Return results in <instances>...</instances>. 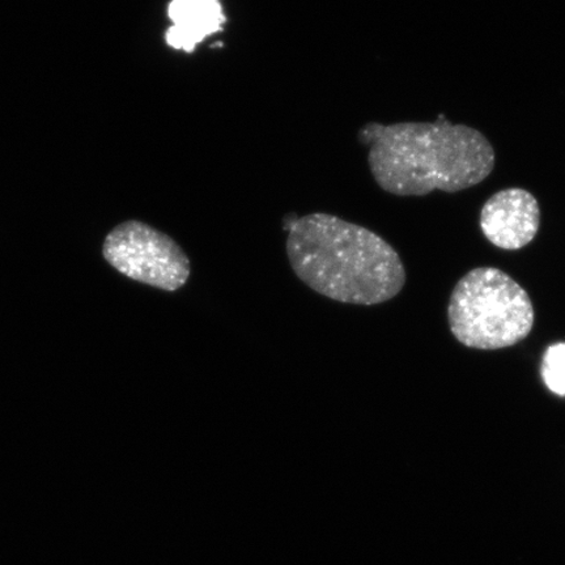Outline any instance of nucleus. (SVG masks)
<instances>
[{"label": "nucleus", "mask_w": 565, "mask_h": 565, "mask_svg": "<svg viewBox=\"0 0 565 565\" xmlns=\"http://www.w3.org/2000/svg\"><path fill=\"white\" fill-rule=\"evenodd\" d=\"M370 148L369 164L377 185L398 196H424L435 190L458 193L479 185L497 162L491 141L475 127L435 122L366 124L358 134Z\"/></svg>", "instance_id": "1"}, {"label": "nucleus", "mask_w": 565, "mask_h": 565, "mask_svg": "<svg viewBox=\"0 0 565 565\" xmlns=\"http://www.w3.org/2000/svg\"><path fill=\"white\" fill-rule=\"evenodd\" d=\"M285 230L296 277L324 298L377 306L394 299L406 285L398 252L362 225L316 212L286 217Z\"/></svg>", "instance_id": "2"}, {"label": "nucleus", "mask_w": 565, "mask_h": 565, "mask_svg": "<svg viewBox=\"0 0 565 565\" xmlns=\"http://www.w3.org/2000/svg\"><path fill=\"white\" fill-rule=\"evenodd\" d=\"M451 334L466 348L493 351L518 344L532 333V299L510 275L478 267L459 280L450 295Z\"/></svg>", "instance_id": "3"}, {"label": "nucleus", "mask_w": 565, "mask_h": 565, "mask_svg": "<svg viewBox=\"0 0 565 565\" xmlns=\"http://www.w3.org/2000/svg\"><path fill=\"white\" fill-rule=\"evenodd\" d=\"M103 257L125 277L161 291H179L190 277V259L182 247L139 221L113 228L104 239Z\"/></svg>", "instance_id": "4"}, {"label": "nucleus", "mask_w": 565, "mask_h": 565, "mask_svg": "<svg viewBox=\"0 0 565 565\" xmlns=\"http://www.w3.org/2000/svg\"><path fill=\"white\" fill-rule=\"evenodd\" d=\"M479 225L484 237L499 249L520 250L540 231V203L525 189L500 190L480 210Z\"/></svg>", "instance_id": "5"}, {"label": "nucleus", "mask_w": 565, "mask_h": 565, "mask_svg": "<svg viewBox=\"0 0 565 565\" xmlns=\"http://www.w3.org/2000/svg\"><path fill=\"white\" fill-rule=\"evenodd\" d=\"M168 18L172 25L166 33L167 45L186 53H193L209 35L222 32L227 21L221 0H171Z\"/></svg>", "instance_id": "6"}, {"label": "nucleus", "mask_w": 565, "mask_h": 565, "mask_svg": "<svg viewBox=\"0 0 565 565\" xmlns=\"http://www.w3.org/2000/svg\"><path fill=\"white\" fill-rule=\"evenodd\" d=\"M541 374L551 392L565 397V343L550 345L543 355Z\"/></svg>", "instance_id": "7"}]
</instances>
